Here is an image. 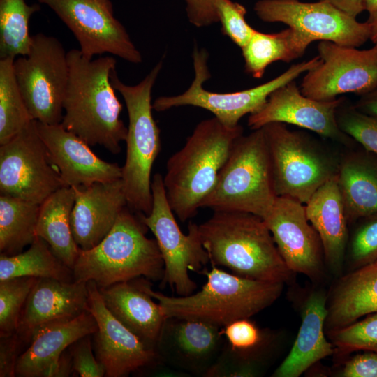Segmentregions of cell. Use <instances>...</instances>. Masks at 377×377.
<instances>
[{
  "mask_svg": "<svg viewBox=\"0 0 377 377\" xmlns=\"http://www.w3.org/2000/svg\"><path fill=\"white\" fill-rule=\"evenodd\" d=\"M67 57L69 78L61 125L89 145H101L118 154L128 128L120 119L122 105L110 81L116 59L110 56L87 59L77 49L67 52Z\"/></svg>",
  "mask_w": 377,
  "mask_h": 377,
  "instance_id": "obj_1",
  "label": "cell"
},
{
  "mask_svg": "<svg viewBox=\"0 0 377 377\" xmlns=\"http://www.w3.org/2000/svg\"><path fill=\"white\" fill-rule=\"evenodd\" d=\"M198 230L211 265L254 280L284 283L290 279L293 272L262 218L245 212L214 211Z\"/></svg>",
  "mask_w": 377,
  "mask_h": 377,
  "instance_id": "obj_2",
  "label": "cell"
},
{
  "mask_svg": "<svg viewBox=\"0 0 377 377\" xmlns=\"http://www.w3.org/2000/svg\"><path fill=\"white\" fill-rule=\"evenodd\" d=\"M243 132L241 125L228 127L214 117L202 120L168 158L163 184L170 206L182 222L197 214Z\"/></svg>",
  "mask_w": 377,
  "mask_h": 377,
  "instance_id": "obj_3",
  "label": "cell"
},
{
  "mask_svg": "<svg viewBox=\"0 0 377 377\" xmlns=\"http://www.w3.org/2000/svg\"><path fill=\"white\" fill-rule=\"evenodd\" d=\"M201 274L206 276V283L199 291L187 296H168L154 291L148 281L138 283L157 300L165 318L195 319L220 327L249 318L271 306L280 297L284 285L242 277L214 265Z\"/></svg>",
  "mask_w": 377,
  "mask_h": 377,
  "instance_id": "obj_4",
  "label": "cell"
},
{
  "mask_svg": "<svg viewBox=\"0 0 377 377\" xmlns=\"http://www.w3.org/2000/svg\"><path fill=\"white\" fill-rule=\"evenodd\" d=\"M147 227L128 206L109 233L96 246L80 249L73 268L76 281H94L98 288L143 276L161 281L164 263L156 239L146 236Z\"/></svg>",
  "mask_w": 377,
  "mask_h": 377,
  "instance_id": "obj_5",
  "label": "cell"
},
{
  "mask_svg": "<svg viewBox=\"0 0 377 377\" xmlns=\"http://www.w3.org/2000/svg\"><path fill=\"white\" fill-rule=\"evenodd\" d=\"M163 61H159L138 84L128 85L110 74L114 89L122 96L128 114L126 138V154L121 179L128 207L134 212L148 215L152 208L151 173L161 151L160 129L152 114L151 91Z\"/></svg>",
  "mask_w": 377,
  "mask_h": 377,
  "instance_id": "obj_6",
  "label": "cell"
},
{
  "mask_svg": "<svg viewBox=\"0 0 377 377\" xmlns=\"http://www.w3.org/2000/svg\"><path fill=\"white\" fill-rule=\"evenodd\" d=\"M252 131L235 140L201 208L245 212L263 219L271 211L277 195L268 147L263 128Z\"/></svg>",
  "mask_w": 377,
  "mask_h": 377,
  "instance_id": "obj_7",
  "label": "cell"
},
{
  "mask_svg": "<svg viewBox=\"0 0 377 377\" xmlns=\"http://www.w3.org/2000/svg\"><path fill=\"white\" fill-rule=\"evenodd\" d=\"M268 147L277 196L305 205L325 183L337 176L340 158L306 133L285 124L262 127Z\"/></svg>",
  "mask_w": 377,
  "mask_h": 377,
  "instance_id": "obj_8",
  "label": "cell"
},
{
  "mask_svg": "<svg viewBox=\"0 0 377 377\" xmlns=\"http://www.w3.org/2000/svg\"><path fill=\"white\" fill-rule=\"evenodd\" d=\"M208 54L205 50L194 47L193 52L195 77L184 93L172 96H161L152 103L153 110L163 112L169 109L191 105L212 112L221 124L235 127L246 114L258 112L269 95L278 88L296 80L320 62L319 56L290 66L285 72L258 86L235 92L217 93L204 89L203 84L210 78L207 66Z\"/></svg>",
  "mask_w": 377,
  "mask_h": 377,
  "instance_id": "obj_9",
  "label": "cell"
},
{
  "mask_svg": "<svg viewBox=\"0 0 377 377\" xmlns=\"http://www.w3.org/2000/svg\"><path fill=\"white\" fill-rule=\"evenodd\" d=\"M152 208L148 215L138 214L142 222L155 237L164 263V274L160 283L169 286L178 296L191 295L197 288L189 272L199 274L209 263L203 247L198 225L190 221L188 234H184L168 202L163 176L156 173L151 181Z\"/></svg>",
  "mask_w": 377,
  "mask_h": 377,
  "instance_id": "obj_10",
  "label": "cell"
},
{
  "mask_svg": "<svg viewBox=\"0 0 377 377\" xmlns=\"http://www.w3.org/2000/svg\"><path fill=\"white\" fill-rule=\"evenodd\" d=\"M19 89L34 120L61 124L69 78L67 52L54 36L33 35L27 55L13 63Z\"/></svg>",
  "mask_w": 377,
  "mask_h": 377,
  "instance_id": "obj_11",
  "label": "cell"
},
{
  "mask_svg": "<svg viewBox=\"0 0 377 377\" xmlns=\"http://www.w3.org/2000/svg\"><path fill=\"white\" fill-rule=\"evenodd\" d=\"M64 186H67L50 161L36 120L0 145L1 194L41 204Z\"/></svg>",
  "mask_w": 377,
  "mask_h": 377,
  "instance_id": "obj_12",
  "label": "cell"
},
{
  "mask_svg": "<svg viewBox=\"0 0 377 377\" xmlns=\"http://www.w3.org/2000/svg\"><path fill=\"white\" fill-rule=\"evenodd\" d=\"M72 31L87 59L112 54L133 64L142 61L124 26L115 17L111 0H38Z\"/></svg>",
  "mask_w": 377,
  "mask_h": 377,
  "instance_id": "obj_13",
  "label": "cell"
},
{
  "mask_svg": "<svg viewBox=\"0 0 377 377\" xmlns=\"http://www.w3.org/2000/svg\"><path fill=\"white\" fill-rule=\"evenodd\" d=\"M253 10L262 21L283 23L304 35L311 43L326 40L358 47L371 36L369 23L360 22L324 1L258 0Z\"/></svg>",
  "mask_w": 377,
  "mask_h": 377,
  "instance_id": "obj_14",
  "label": "cell"
},
{
  "mask_svg": "<svg viewBox=\"0 0 377 377\" xmlns=\"http://www.w3.org/2000/svg\"><path fill=\"white\" fill-rule=\"evenodd\" d=\"M317 50L320 62L303 77L300 87L303 95L330 101L343 94L361 96L377 87V43L358 50L322 40Z\"/></svg>",
  "mask_w": 377,
  "mask_h": 377,
  "instance_id": "obj_15",
  "label": "cell"
},
{
  "mask_svg": "<svg viewBox=\"0 0 377 377\" xmlns=\"http://www.w3.org/2000/svg\"><path fill=\"white\" fill-rule=\"evenodd\" d=\"M344 101L343 97L330 101L309 98L302 94L295 80L273 91L258 112L249 114L247 124L251 130L273 122L292 124L351 147L355 140L339 128L336 117Z\"/></svg>",
  "mask_w": 377,
  "mask_h": 377,
  "instance_id": "obj_16",
  "label": "cell"
},
{
  "mask_svg": "<svg viewBox=\"0 0 377 377\" xmlns=\"http://www.w3.org/2000/svg\"><path fill=\"white\" fill-rule=\"evenodd\" d=\"M88 311L98 329L94 336L95 356L108 377H125L161 362L154 349L146 346L107 309L96 284L87 282Z\"/></svg>",
  "mask_w": 377,
  "mask_h": 377,
  "instance_id": "obj_17",
  "label": "cell"
},
{
  "mask_svg": "<svg viewBox=\"0 0 377 377\" xmlns=\"http://www.w3.org/2000/svg\"><path fill=\"white\" fill-rule=\"evenodd\" d=\"M288 269L312 279L320 278L325 261L319 236L309 221L305 205L285 196H277L263 219Z\"/></svg>",
  "mask_w": 377,
  "mask_h": 377,
  "instance_id": "obj_18",
  "label": "cell"
},
{
  "mask_svg": "<svg viewBox=\"0 0 377 377\" xmlns=\"http://www.w3.org/2000/svg\"><path fill=\"white\" fill-rule=\"evenodd\" d=\"M221 328L199 320L168 317L155 350L163 362L205 377L226 343Z\"/></svg>",
  "mask_w": 377,
  "mask_h": 377,
  "instance_id": "obj_19",
  "label": "cell"
},
{
  "mask_svg": "<svg viewBox=\"0 0 377 377\" xmlns=\"http://www.w3.org/2000/svg\"><path fill=\"white\" fill-rule=\"evenodd\" d=\"M36 124L51 162L67 186L83 188L121 178V167L100 158L87 142L61 124L36 121Z\"/></svg>",
  "mask_w": 377,
  "mask_h": 377,
  "instance_id": "obj_20",
  "label": "cell"
},
{
  "mask_svg": "<svg viewBox=\"0 0 377 377\" xmlns=\"http://www.w3.org/2000/svg\"><path fill=\"white\" fill-rule=\"evenodd\" d=\"M87 282L38 279L24 304L17 334L31 342L34 335L48 325L72 320L88 311Z\"/></svg>",
  "mask_w": 377,
  "mask_h": 377,
  "instance_id": "obj_21",
  "label": "cell"
},
{
  "mask_svg": "<svg viewBox=\"0 0 377 377\" xmlns=\"http://www.w3.org/2000/svg\"><path fill=\"white\" fill-rule=\"evenodd\" d=\"M73 188L75 200L71 214V230L79 248L88 250L103 239L128 206L124 184L121 178Z\"/></svg>",
  "mask_w": 377,
  "mask_h": 377,
  "instance_id": "obj_22",
  "label": "cell"
},
{
  "mask_svg": "<svg viewBox=\"0 0 377 377\" xmlns=\"http://www.w3.org/2000/svg\"><path fill=\"white\" fill-rule=\"evenodd\" d=\"M98 329L94 316L87 311L77 317L40 330L29 347L17 359L15 376L49 377L61 355L80 338L92 335Z\"/></svg>",
  "mask_w": 377,
  "mask_h": 377,
  "instance_id": "obj_23",
  "label": "cell"
},
{
  "mask_svg": "<svg viewBox=\"0 0 377 377\" xmlns=\"http://www.w3.org/2000/svg\"><path fill=\"white\" fill-rule=\"evenodd\" d=\"M98 290L111 313L146 346L155 350L166 318L159 304L154 302L138 281L119 282Z\"/></svg>",
  "mask_w": 377,
  "mask_h": 377,
  "instance_id": "obj_24",
  "label": "cell"
},
{
  "mask_svg": "<svg viewBox=\"0 0 377 377\" xmlns=\"http://www.w3.org/2000/svg\"><path fill=\"white\" fill-rule=\"evenodd\" d=\"M304 205L306 217L320 239L325 262L339 274L348 242V222L337 176L321 186Z\"/></svg>",
  "mask_w": 377,
  "mask_h": 377,
  "instance_id": "obj_25",
  "label": "cell"
},
{
  "mask_svg": "<svg viewBox=\"0 0 377 377\" xmlns=\"http://www.w3.org/2000/svg\"><path fill=\"white\" fill-rule=\"evenodd\" d=\"M327 296L321 290L310 293L302 311V322L290 353L276 369L274 377H298L334 352L324 334Z\"/></svg>",
  "mask_w": 377,
  "mask_h": 377,
  "instance_id": "obj_26",
  "label": "cell"
},
{
  "mask_svg": "<svg viewBox=\"0 0 377 377\" xmlns=\"http://www.w3.org/2000/svg\"><path fill=\"white\" fill-rule=\"evenodd\" d=\"M327 299V332L377 313V260L342 276Z\"/></svg>",
  "mask_w": 377,
  "mask_h": 377,
  "instance_id": "obj_27",
  "label": "cell"
},
{
  "mask_svg": "<svg viewBox=\"0 0 377 377\" xmlns=\"http://www.w3.org/2000/svg\"><path fill=\"white\" fill-rule=\"evenodd\" d=\"M337 184L348 223L377 212V156L367 151L341 156Z\"/></svg>",
  "mask_w": 377,
  "mask_h": 377,
  "instance_id": "obj_28",
  "label": "cell"
},
{
  "mask_svg": "<svg viewBox=\"0 0 377 377\" xmlns=\"http://www.w3.org/2000/svg\"><path fill=\"white\" fill-rule=\"evenodd\" d=\"M73 187L64 186L41 204L36 234L44 239L55 256L73 269L80 248L73 237L71 214L75 203Z\"/></svg>",
  "mask_w": 377,
  "mask_h": 377,
  "instance_id": "obj_29",
  "label": "cell"
},
{
  "mask_svg": "<svg viewBox=\"0 0 377 377\" xmlns=\"http://www.w3.org/2000/svg\"><path fill=\"white\" fill-rule=\"evenodd\" d=\"M311 43L290 27L272 34L256 30L242 48L244 70L253 77L261 78L269 65L277 61L289 63L301 57Z\"/></svg>",
  "mask_w": 377,
  "mask_h": 377,
  "instance_id": "obj_30",
  "label": "cell"
},
{
  "mask_svg": "<svg viewBox=\"0 0 377 377\" xmlns=\"http://www.w3.org/2000/svg\"><path fill=\"white\" fill-rule=\"evenodd\" d=\"M22 276L75 281L73 269L58 258L48 244L38 237L25 251L13 256L1 253L0 281Z\"/></svg>",
  "mask_w": 377,
  "mask_h": 377,
  "instance_id": "obj_31",
  "label": "cell"
},
{
  "mask_svg": "<svg viewBox=\"0 0 377 377\" xmlns=\"http://www.w3.org/2000/svg\"><path fill=\"white\" fill-rule=\"evenodd\" d=\"M40 204L0 195V251L13 256L36 238Z\"/></svg>",
  "mask_w": 377,
  "mask_h": 377,
  "instance_id": "obj_32",
  "label": "cell"
},
{
  "mask_svg": "<svg viewBox=\"0 0 377 377\" xmlns=\"http://www.w3.org/2000/svg\"><path fill=\"white\" fill-rule=\"evenodd\" d=\"M40 9L38 3L29 5L26 0H0V59L28 54L29 22Z\"/></svg>",
  "mask_w": 377,
  "mask_h": 377,
  "instance_id": "obj_33",
  "label": "cell"
},
{
  "mask_svg": "<svg viewBox=\"0 0 377 377\" xmlns=\"http://www.w3.org/2000/svg\"><path fill=\"white\" fill-rule=\"evenodd\" d=\"M15 59H0V145L10 140L34 121L17 82Z\"/></svg>",
  "mask_w": 377,
  "mask_h": 377,
  "instance_id": "obj_34",
  "label": "cell"
},
{
  "mask_svg": "<svg viewBox=\"0 0 377 377\" xmlns=\"http://www.w3.org/2000/svg\"><path fill=\"white\" fill-rule=\"evenodd\" d=\"M37 279L22 276L0 281V337L17 332L22 311Z\"/></svg>",
  "mask_w": 377,
  "mask_h": 377,
  "instance_id": "obj_35",
  "label": "cell"
},
{
  "mask_svg": "<svg viewBox=\"0 0 377 377\" xmlns=\"http://www.w3.org/2000/svg\"><path fill=\"white\" fill-rule=\"evenodd\" d=\"M337 121L339 128L364 150L377 156V116L359 111L346 100L337 111Z\"/></svg>",
  "mask_w": 377,
  "mask_h": 377,
  "instance_id": "obj_36",
  "label": "cell"
},
{
  "mask_svg": "<svg viewBox=\"0 0 377 377\" xmlns=\"http://www.w3.org/2000/svg\"><path fill=\"white\" fill-rule=\"evenodd\" d=\"M334 346L342 353L369 350L377 353V313L334 330L327 332Z\"/></svg>",
  "mask_w": 377,
  "mask_h": 377,
  "instance_id": "obj_37",
  "label": "cell"
},
{
  "mask_svg": "<svg viewBox=\"0 0 377 377\" xmlns=\"http://www.w3.org/2000/svg\"><path fill=\"white\" fill-rule=\"evenodd\" d=\"M360 220L349 242V257L356 268L377 260V212Z\"/></svg>",
  "mask_w": 377,
  "mask_h": 377,
  "instance_id": "obj_38",
  "label": "cell"
},
{
  "mask_svg": "<svg viewBox=\"0 0 377 377\" xmlns=\"http://www.w3.org/2000/svg\"><path fill=\"white\" fill-rule=\"evenodd\" d=\"M217 10L222 33L242 49L256 31L246 20V8L231 0H218Z\"/></svg>",
  "mask_w": 377,
  "mask_h": 377,
  "instance_id": "obj_39",
  "label": "cell"
},
{
  "mask_svg": "<svg viewBox=\"0 0 377 377\" xmlns=\"http://www.w3.org/2000/svg\"><path fill=\"white\" fill-rule=\"evenodd\" d=\"M221 332L226 343L238 351L253 350L267 343L263 333L249 318L234 320L223 327Z\"/></svg>",
  "mask_w": 377,
  "mask_h": 377,
  "instance_id": "obj_40",
  "label": "cell"
},
{
  "mask_svg": "<svg viewBox=\"0 0 377 377\" xmlns=\"http://www.w3.org/2000/svg\"><path fill=\"white\" fill-rule=\"evenodd\" d=\"M71 346L73 373L81 377L105 376L104 368L93 354L90 335L80 338Z\"/></svg>",
  "mask_w": 377,
  "mask_h": 377,
  "instance_id": "obj_41",
  "label": "cell"
},
{
  "mask_svg": "<svg viewBox=\"0 0 377 377\" xmlns=\"http://www.w3.org/2000/svg\"><path fill=\"white\" fill-rule=\"evenodd\" d=\"M341 377H377V353L363 350L347 360L339 374Z\"/></svg>",
  "mask_w": 377,
  "mask_h": 377,
  "instance_id": "obj_42",
  "label": "cell"
},
{
  "mask_svg": "<svg viewBox=\"0 0 377 377\" xmlns=\"http://www.w3.org/2000/svg\"><path fill=\"white\" fill-rule=\"evenodd\" d=\"M189 22L197 27L219 22L218 0H184Z\"/></svg>",
  "mask_w": 377,
  "mask_h": 377,
  "instance_id": "obj_43",
  "label": "cell"
},
{
  "mask_svg": "<svg viewBox=\"0 0 377 377\" xmlns=\"http://www.w3.org/2000/svg\"><path fill=\"white\" fill-rule=\"evenodd\" d=\"M20 339L17 333L1 337L0 341V376H15V367L18 356Z\"/></svg>",
  "mask_w": 377,
  "mask_h": 377,
  "instance_id": "obj_44",
  "label": "cell"
},
{
  "mask_svg": "<svg viewBox=\"0 0 377 377\" xmlns=\"http://www.w3.org/2000/svg\"><path fill=\"white\" fill-rule=\"evenodd\" d=\"M327 1L348 15L356 18L365 10V0H320Z\"/></svg>",
  "mask_w": 377,
  "mask_h": 377,
  "instance_id": "obj_45",
  "label": "cell"
},
{
  "mask_svg": "<svg viewBox=\"0 0 377 377\" xmlns=\"http://www.w3.org/2000/svg\"><path fill=\"white\" fill-rule=\"evenodd\" d=\"M353 105L362 112L377 116V87L361 95L359 100Z\"/></svg>",
  "mask_w": 377,
  "mask_h": 377,
  "instance_id": "obj_46",
  "label": "cell"
},
{
  "mask_svg": "<svg viewBox=\"0 0 377 377\" xmlns=\"http://www.w3.org/2000/svg\"><path fill=\"white\" fill-rule=\"evenodd\" d=\"M365 10L368 12L366 22L374 24L377 22V0H365Z\"/></svg>",
  "mask_w": 377,
  "mask_h": 377,
  "instance_id": "obj_47",
  "label": "cell"
},
{
  "mask_svg": "<svg viewBox=\"0 0 377 377\" xmlns=\"http://www.w3.org/2000/svg\"><path fill=\"white\" fill-rule=\"evenodd\" d=\"M371 26V32L370 40L374 43H377V22L374 24H370Z\"/></svg>",
  "mask_w": 377,
  "mask_h": 377,
  "instance_id": "obj_48",
  "label": "cell"
}]
</instances>
